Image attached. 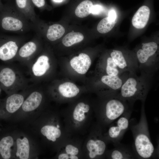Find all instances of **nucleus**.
<instances>
[{"label": "nucleus", "mask_w": 159, "mask_h": 159, "mask_svg": "<svg viewBox=\"0 0 159 159\" xmlns=\"http://www.w3.org/2000/svg\"><path fill=\"white\" fill-rule=\"evenodd\" d=\"M140 119H130L129 126L133 138L132 148L137 159H148L158 157V151L151 140L145 110V102H142Z\"/></svg>", "instance_id": "f257e3e1"}, {"label": "nucleus", "mask_w": 159, "mask_h": 159, "mask_svg": "<svg viewBox=\"0 0 159 159\" xmlns=\"http://www.w3.org/2000/svg\"><path fill=\"white\" fill-rule=\"evenodd\" d=\"M67 129L72 136L84 135L88 132L94 117L93 107L80 102L73 109L62 112Z\"/></svg>", "instance_id": "f03ea898"}, {"label": "nucleus", "mask_w": 159, "mask_h": 159, "mask_svg": "<svg viewBox=\"0 0 159 159\" xmlns=\"http://www.w3.org/2000/svg\"><path fill=\"white\" fill-rule=\"evenodd\" d=\"M104 99L100 105L93 107L96 122L104 131L125 113L133 110L134 104L116 95L105 97Z\"/></svg>", "instance_id": "7ed1b4c3"}, {"label": "nucleus", "mask_w": 159, "mask_h": 159, "mask_svg": "<svg viewBox=\"0 0 159 159\" xmlns=\"http://www.w3.org/2000/svg\"><path fill=\"white\" fill-rule=\"evenodd\" d=\"M152 77L143 74L138 76L135 73H130L116 96L134 104L138 100L145 102Z\"/></svg>", "instance_id": "20e7f679"}, {"label": "nucleus", "mask_w": 159, "mask_h": 159, "mask_svg": "<svg viewBox=\"0 0 159 159\" xmlns=\"http://www.w3.org/2000/svg\"><path fill=\"white\" fill-rule=\"evenodd\" d=\"M103 132V129L99 124L96 122H93L83 140V158H105L109 143L105 138Z\"/></svg>", "instance_id": "39448f33"}, {"label": "nucleus", "mask_w": 159, "mask_h": 159, "mask_svg": "<svg viewBox=\"0 0 159 159\" xmlns=\"http://www.w3.org/2000/svg\"><path fill=\"white\" fill-rule=\"evenodd\" d=\"M30 83L22 71L11 63L0 65V87L9 95L26 89Z\"/></svg>", "instance_id": "423d86ee"}, {"label": "nucleus", "mask_w": 159, "mask_h": 159, "mask_svg": "<svg viewBox=\"0 0 159 159\" xmlns=\"http://www.w3.org/2000/svg\"><path fill=\"white\" fill-rule=\"evenodd\" d=\"M0 20L2 28L9 32L24 34L32 30L31 22L17 9L16 6L5 8Z\"/></svg>", "instance_id": "0eeeda50"}, {"label": "nucleus", "mask_w": 159, "mask_h": 159, "mask_svg": "<svg viewBox=\"0 0 159 159\" xmlns=\"http://www.w3.org/2000/svg\"><path fill=\"white\" fill-rule=\"evenodd\" d=\"M105 74L119 76L126 73L136 72L138 69L136 60L126 58L120 50L113 49L105 61Z\"/></svg>", "instance_id": "6e6552de"}, {"label": "nucleus", "mask_w": 159, "mask_h": 159, "mask_svg": "<svg viewBox=\"0 0 159 159\" xmlns=\"http://www.w3.org/2000/svg\"><path fill=\"white\" fill-rule=\"evenodd\" d=\"M158 49V45L152 42L142 44L141 49L137 52V60L138 69L141 74L152 77L157 70L158 63L153 59Z\"/></svg>", "instance_id": "1a4fd4ad"}, {"label": "nucleus", "mask_w": 159, "mask_h": 159, "mask_svg": "<svg viewBox=\"0 0 159 159\" xmlns=\"http://www.w3.org/2000/svg\"><path fill=\"white\" fill-rule=\"evenodd\" d=\"M42 50L26 67L28 78L31 84H39L44 80L52 69L49 55Z\"/></svg>", "instance_id": "9d476101"}, {"label": "nucleus", "mask_w": 159, "mask_h": 159, "mask_svg": "<svg viewBox=\"0 0 159 159\" xmlns=\"http://www.w3.org/2000/svg\"><path fill=\"white\" fill-rule=\"evenodd\" d=\"M23 35L0 37V60L6 63H12L21 46L26 41Z\"/></svg>", "instance_id": "9b49d317"}, {"label": "nucleus", "mask_w": 159, "mask_h": 159, "mask_svg": "<svg viewBox=\"0 0 159 159\" xmlns=\"http://www.w3.org/2000/svg\"><path fill=\"white\" fill-rule=\"evenodd\" d=\"M133 110L127 111L112 123L106 131L103 132L105 138L108 143L114 145L120 141L129 126L130 121Z\"/></svg>", "instance_id": "f8f14e48"}, {"label": "nucleus", "mask_w": 159, "mask_h": 159, "mask_svg": "<svg viewBox=\"0 0 159 159\" xmlns=\"http://www.w3.org/2000/svg\"><path fill=\"white\" fill-rule=\"evenodd\" d=\"M41 38L37 34L20 47L15 58L17 62L26 67L42 50Z\"/></svg>", "instance_id": "ddd939ff"}, {"label": "nucleus", "mask_w": 159, "mask_h": 159, "mask_svg": "<svg viewBox=\"0 0 159 159\" xmlns=\"http://www.w3.org/2000/svg\"><path fill=\"white\" fill-rule=\"evenodd\" d=\"M83 140L79 136H72L59 148L58 159L83 158L82 146Z\"/></svg>", "instance_id": "4468645a"}, {"label": "nucleus", "mask_w": 159, "mask_h": 159, "mask_svg": "<svg viewBox=\"0 0 159 159\" xmlns=\"http://www.w3.org/2000/svg\"><path fill=\"white\" fill-rule=\"evenodd\" d=\"M32 30L41 37L44 36L48 41H55L61 37L65 32V29L61 25L54 24L47 26L46 29L31 22Z\"/></svg>", "instance_id": "2eb2a0df"}, {"label": "nucleus", "mask_w": 159, "mask_h": 159, "mask_svg": "<svg viewBox=\"0 0 159 159\" xmlns=\"http://www.w3.org/2000/svg\"><path fill=\"white\" fill-rule=\"evenodd\" d=\"M32 85L29 95L25 99L21 106L24 112H29L35 110L40 106L43 101V95L39 84Z\"/></svg>", "instance_id": "dca6fc26"}, {"label": "nucleus", "mask_w": 159, "mask_h": 159, "mask_svg": "<svg viewBox=\"0 0 159 159\" xmlns=\"http://www.w3.org/2000/svg\"><path fill=\"white\" fill-rule=\"evenodd\" d=\"M114 148L107 150L105 158L109 159H133L137 157L132 148L129 146L120 143Z\"/></svg>", "instance_id": "f3484780"}, {"label": "nucleus", "mask_w": 159, "mask_h": 159, "mask_svg": "<svg viewBox=\"0 0 159 159\" xmlns=\"http://www.w3.org/2000/svg\"><path fill=\"white\" fill-rule=\"evenodd\" d=\"M70 63L72 68L77 73L83 74L89 69L91 64V60L87 54L81 53L78 56L73 58Z\"/></svg>", "instance_id": "a211bd4d"}, {"label": "nucleus", "mask_w": 159, "mask_h": 159, "mask_svg": "<svg viewBox=\"0 0 159 159\" xmlns=\"http://www.w3.org/2000/svg\"><path fill=\"white\" fill-rule=\"evenodd\" d=\"M24 100L25 97L23 93L16 92L9 95L4 101L3 104L8 112L13 113L21 106Z\"/></svg>", "instance_id": "6ab92c4d"}, {"label": "nucleus", "mask_w": 159, "mask_h": 159, "mask_svg": "<svg viewBox=\"0 0 159 159\" xmlns=\"http://www.w3.org/2000/svg\"><path fill=\"white\" fill-rule=\"evenodd\" d=\"M150 14L149 8L147 6L140 7L135 13L132 19L133 26L136 28H144L148 21Z\"/></svg>", "instance_id": "aec40b11"}, {"label": "nucleus", "mask_w": 159, "mask_h": 159, "mask_svg": "<svg viewBox=\"0 0 159 159\" xmlns=\"http://www.w3.org/2000/svg\"><path fill=\"white\" fill-rule=\"evenodd\" d=\"M16 6L18 10L31 22L33 21L37 16L34 5L31 0H15Z\"/></svg>", "instance_id": "412c9836"}, {"label": "nucleus", "mask_w": 159, "mask_h": 159, "mask_svg": "<svg viewBox=\"0 0 159 159\" xmlns=\"http://www.w3.org/2000/svg\"><path fill=\"white\" fill-rule=\"evenodd\" d=\"M58 90L61 96L67 98L75 97L80 92L79 88L74 84L69 82H65L59 85Z\"/></svg>", "instance_id": "4be33fe9"}, {"label": "nucleus", "mask_w": 159, "mask_h": 159, "mask_svg": "<svg viewBox=\"0 0 159 159\" xmlns=\"http://www.w3.org/2000/svg\"><path fill=\"white\" fill-rule=\"evenodd\" d=\"M17 150L16 155L20 159H27L29 156V145L27 138L22 139L18 138L16 140Z\"/></svg>", "instance_id": "5701e85b"}, {"label": "nucleus", "mask_w": 159, "mask_h": 159, "mask_svg": "<svg viewBox=\"0 0 159 159\" xmlns=\"http://www.w3.org/2000/svg\"><path fill=\"white\" fill-rule=\"evenodd\" d=\"M13 140L11 136L3 138L0 141V154L4 159H9L11 156V148L13 145Z\"/></svg>", "instance_id": "b1692460"}, {"label": "nucleus", "mask_w": 159, "mask_h": 159, "mask_svg": "<svg viewBox=\"0 0 159 159\" xmlns=\"http://www.w3.org/2000/svg\"><path fill=\"white\" fill-rule=\"evenodd\" d=\"M93 6L92 2L89 0H86L80 3L76 8L75 13L76 15L80 18L86 17L91 13V9Z\"/></svg>", "instance_id": "393cba45"}, {"label": "nucleus", "mask_w": 159, "mask_h": 159, "mask_svg": "<svg viewBox=\"0 0 159 159\" xmlns=\"http://www.w3.org/2000/svg\"><path fill=\"white\" fill-rule=\"evenodd\" d=\"M84 38V36L81 33L72 32L68 33L64 37L62 43L64 46L69 47L81 42Z\"/></svg>", "instance_id": "a878e982"}, {"label": "nucleus", "mask_w": 159, "mask_h": 159, "mask_svg": "<svg viewBox=\"0 0 159 159\" xmlns=\"http://www.w3.org/2000/svg\"><path fill=\"white\" fill-rule=\"evenodd\" d=\"M115 23V21H111L108 17H105L99 23L97 27V30L100 33H107L113 28Z\"/></svg>", "instance_id": "bb28decb"}, {"label": "nucleus", "mask_w": 159, "mask_h": 159, "mask_svg": "<svg viewBox=\"0 0 159 159\" xmlns=\"http://www.w3.org/2000/svg\"><path fill=\"white\" fill-rule=\"evenodd\" d=\"M34 6L39 9H42L45 6V0H31Z\"/></svg>", "instance_id": "cd10ccee"}, {"label": "nucleus", "mask_w": 159, "mask_h": 159, "mask_svg": "<svg viewBox=\"0 0 159 159\" xmlns=\"http://www.w3.org/2000/svg\"><path fill=\"white\" fill-rule=\"evenodd\" d=\"M103 10V7L100 5H93L91 13L93 14L98 15L100 14Z\"/></svg>", "instance_id": "c85d7f7f"}, {"label": "nucleus", "mask_w": 159, "mask_h": 159, "mask_svg": "<svg viewBox=\"0 0 159 159\" xmlns=\"http://www.w3.org/2000/svg\"><path fill=\"white\" fill-rule=\"evenodd\" d=\"M108 17L109 19L111 21H115L117 17V15L115 11L113 9L110 11L108 13Z\"/></svg>", "instance_id": "c756f323"}]
</instances>
